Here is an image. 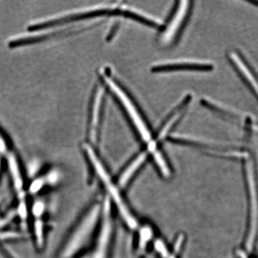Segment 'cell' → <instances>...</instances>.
I'll return each mask as SVG.
<instances>
[{
	"instance_id": "6da1fadb",
	"label": "cell",
	"mask_w": 258,
	"mask_h": 258,
	"mask_svg": "<svg viewBox=\"0 0 258 258\" xmlns=\"http://www.w3.org/2000/svg\"><path fill=\"white\" fill-rule=\"evenodd\" d=\"M101 211L100 205H95L85 215L76 227L61 251L60 258H72L84 247L96 227Z\"/></svg>"
},
{
	"instance_id": "7a4b0ae2",
	"label": "cell",
	"mask_w": 258,
	"mask_h": 258,
	"mask_svg": "<svg viewBox=\"0 0 258 258\" xmlns=\"http://www.w3.org/2000/svg\"><path fill=\"white\" fill-rule=\"evenodd\" d=\"M83 149H84L86 154H87L88 159H89L91 165L93 166V169L96 171L97 175L98 176L99 179L106 186V189L111 195L112 199L114 200L115 204H116L123 220L126 222L129 227L132 229L135 228L137 227V222H136L135 219L131 215L128 208H126L124 203H123V199L120 196L119 191L117 189L116 186L113 185L111 177L108 175V172L102 164L100 159L97 157L96 152H94L93 148L88 144H84Z\"/></svg>"
},
{
	"instance_id": "3957f363",
	"label": "cell",
	"mask_w": 258,
	"mask_h": 258,
	"mask_svg": "<svg viewBox=\"0 0 258 258\" xmlns=\"http://www.w3.org/2000/svg\"><path fill=\"white\" fill-rule=\"evenodd\" d=\"M103 79L108 87L111 89L112 93L117 97L120 103H121L122 106L128 113L129 118L133 122L134 126L138 131L139 135L143 141L147 142L148 144L152 142V136L148 129L147 124L141 116L137 107L134 104L128 95L123 91V88L120 87L118 83L113 81V80H112L109 76H106V74H103Z\"/></svg>"
},
{
	"instance_id": "277c9868",
	"label": "cell",
	"mask_w": 258,
	"mask_h": 258,
	"mask_svg": "<svg viewBox=\"0 0 258 258\" xmlns=\"http://www.w3.org/2000/svg\"><path fill=\"white\" fill-rule=\"evenodd\" d=\"M189 3L188 1H181L179 3V7L176 9L174 16L171 18L170 22L168 24L167 27L161 37V42L163 44L171 43L174 41V38L177 35L178 32L181 30L184 24L190 8Z\"/></svg>"
},
{
	"instance_id": "5b68a950",
	"label": "cell",
	"mask_w": 258,
	"mask_h": 258,
	"mask_svg": "<svg viewBox=\"0 0 258 258\" xmlns=\"http://www.w3.org/2000/svg\"><path fill=\"white\" fill-rule=\"evenodd\" d=\"M212 64L198 60H176L164 63L156 64L152 71L156 73L171 72V71H211L213 70Z\"/></svg>"
},
{
	"instance_id": "8992f818",
	"label": "cell",
	"mask_w": 258,
	"mask_h": 258,
	"mask_svg": "<svg viewBox=\"0 0 258 258\" xmlns=\"http://www.w3.org/2000/svg\"><path fill=\"white\" fill-rule=\"evenodd\" d=\"M109 203L106 202L104 206V220L97 240L96 245L91 258H106L109 245L111 232V217H110Z\"/></svg>"
},
{
	"instance_id": "52a82bcc",
	"label": "cell",
	"mask_w": 258,
	"mask_h": 258,
	"mask_svg": "<svg viewBox=\"0 0 258 258\" xmlns=\"http://www.w3.org/2000/svg\"><path fill=\"white\" fill-rule=\"evenodd\" d=\"M104 95L103 88L98 87L95 93L93 98L92 113H91V124H90V137L93 142H96L101 117L102 101Z\"/></svg>"
},
{
	"instance_id": "ba28073f",
	"label": "cell",
	"mask_w": 258,
	"mask_h": 258,
	"mask_svg": "<svg viewBox=\"0 0 258 258\" xmlns=\"http://www.w3.org/2000/svg\"><path fill=\"white\" fill-rule=\"evenodd\" d=\"M7 159H8V168H9L13 186L18 192L20 200H25V194H24V179L18 159L15 154L12 153L8 154Z\"/></svg>"
},
{
	"instance_id": "9c48e42d",
	"label": "cell",
	"mask_w": 258,
	"mask_h": 258,
	"mask_svg": "<svg viewBox=\"0 0 258 258\" xmlns=\"http://www.w3.org/2000/svg\"><path fill=\"white\" fill-rule=\"evenodd\" d=\"M120 12L128 18L134 19V20H137V21L145 24L148 26L152 27V28H159L162 25L161 21L158 19L153 18V17L149 16V15L133 9V8H122Z\"/></svg>"
},
{
	"instance_id": "30bf717a",
	"label": "cell",
	"mask_w": 258,
	"mask_h": 258,
	"mask_svg": "<svg viewBox=\"0 0 258 258\" xmlns=\"http://www.w3.org/2000/svg\"><path fill=\"white\" fill-rule=\"evenodd\" d=\"M189 101H190V97L189 98L187 97V98L184 100V101L183 102L182 104L179 106V109L174 111L173 115L169 117V119L164 123L160 132H159V135H158V140L161 141L165 138L166 135L169 133V131L174 126V125L177 122V120L181 118V115H182L183 113H184L185 108H186L188 103H189Z\"/></svg>"
},
{
	"instance_id": "8fae6325",
	"label": "cell",
	"mask_w": 258,
	"mask_h": 258,
	"mask_svg": "<svg viewBox=\"0 0 258 258\" xmlns=\"http://www.w3.org/2000/svg\"><path fill=\"white\" fill-rule=\"evenodd\" d=\"M147 152L142 153V154H139L138 157L136 158V159L129 164L128 167L125 169L123 174L120 176L119 179L120 186H124L127 184V183L128 182L132 176L135 174L136 171L138 170L139 168L144 164V161L147 159Z\"/></svg>"
},
{
	"instance_id": "7c38bea8",
	"label": "cell",
	"mask_w": 258,
	"mask_h": 258,
	"mask_svg": "<svg viewBox=\"0 0 258 258\" xmlns=\"http://www.w3.org/2000/svg\"><path fill=\"white\" fill-rule=\"evenodd\" d=\"M44 223L41 219L35 220L34 222V235L39 247H41L44 243Z\"/></svg>"
},
{
	"instance_id": "4fadbf2b",
	"label": "cell",
	"mask_w": 258,
	"mask_h": 258,
	"mask_svg": "<svg viewBox=\"0 0 258 258\" xmlns=\"http://www.w3.org/2000/svg\"><path fill=\"white\" fill-rule=\"evenodd\" d=\"M230 62H232V66H233V67L235 68V69H236V71H237V74H239V76H240V79L242 80V81H243L244 84L247 86V87L249 88V90L251 91V93H252V94H253V96L255 97L256 100H257L258 102V93L257 91H255V89H254L253 86H252V83L248 81L247 76H246L245 75L243 74V72L241 71L240 68H239L238 66H237V63H236L234 57H232V55H230Z\"/></svg>"
},
{
	"instance_id": "5bb4252c",
	"label": "cell",
	"mask_w": 258,
	"mask_h": 258,
	"mask_svg": "<svg viewBox=\"0 0 258 258\" xmlns=\"http://www.w3.org/2000/svg\"><path fill=\"white\" fill-rule=\"evenodd\" d=\"M45 204L42 200H36L32 204L31 213L35 220L41 219L45 212Z\"/></svg>"
},
{
	"instance_id": "9a60e30c",
	"label": "cell",
	"mask_w": 258,
	"mask_h": 258,
	"mask_svg": "<svg viewBox=\"0 0 258 258\" xmlns=\"http://www.w3.org/2000/svg\"><path fill=\"white\" fill-rule=\"evenodd\" d=\"M153 157L154 158L156 163H157L158 166L160 168L163 174L165 176H168L169 174V168H168L167 164L165 162L164 158L161 156V153L158 152L157 149L154 152H152Z\"/></svg>"
},
{
	"instance_id": "2e32d148",
	"label": "cell",
	"mask_w": 258,
	"mask_h": 258,
	"mask_svg": "<svg viewBox=\"0 0 258 258\" xmlns=\"http://www.w3.org/2000/svg\"><path fill=\"white\" fill-rule=\"evenodd\" d=\"M46 185L45 180L44 177L37 178L34 179L29 186V192L31 195H36L39 191L43 189L44 186Z\"/></svg>"
},
{
	"instance_id": "e0dca14e",
	"label": "cell",
	"mask_w": 258,
	"mask_h": 258,
	"mask_svg": "<svg viewBox=\"0 0 258 258\" xmlns=\"http://www.w3.org/2000/svg\"><path fill=\"white\" fill-rule=\"evenodd\" d=\"M237 54H238V57H240V60H242V62H243L244 66H245L247 68V69H248L249 73H250V74L252 75V76H253L254 79H255L258 83V74L257 71H256V70L254 69L253 66H252V64H250V62H249L248 60H247V59H246L245 57H244V56L242 55V54L240 52H237Z\"/></svg>"
},
{
	"instance_id": "ac0fdd59",
	"label": "cell",
	"mask_w": 258,
	"mask_h": 258,
	"mask_svg": "<svg viewBox=\"0 0 258 258\" xmlns=\"http://www.w3.org/2000/svg\"><path fill=\"white\" fill-rule=\"evenodd\" d=\"M7 149H8V147H7L6 142H5V139L0 136V154H6Z\"/></svg>"
},
{
	"instance_id": "d6986e66",
	"label": "cell",
	"mask_w": 258,
	"mask_h": 258,
	"mask_svg": "<svg viewBox=\"0 0 258 258\" xmlns=\"http://www.w3.org/2000/svg\"><path fill=\"white\" fill-rule=\"evenodd\" d=\"M247 3L251 5H254V6L258 7V0H247Z\"/></svg>"
},
{
	"instance_id": "ffe728a7",
	"label": "cell",
	"mask_w": 258,
	"mask_h": 258,
	"mask_svg": "<svg viewBox=\"0 0 258 258\" xmlns=\"http://www.w3.org/2000/svg\"><path fill=\"white\" fill-rule=\"evenodd\" d=\"M0 168H1V159H0Z\"/></svg>"
}]
</instances>
